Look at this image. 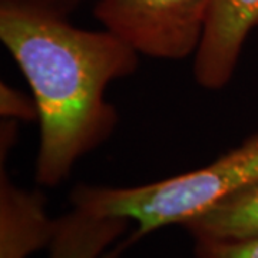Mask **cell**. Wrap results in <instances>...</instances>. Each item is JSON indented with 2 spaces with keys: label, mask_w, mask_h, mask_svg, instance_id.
<instances>
[{
  "label": "cell",
  "mask_w": 258,
  "mask_h": 258,
  "mask_svg": "<svg viewBox=\"0 0 258 258\" xmlns=\"http://www.w3.org/2000/svg\"><path fill=\"white\" fill-rule=\"evenodd\" d=\"M257 28L258 0H211L203 40L194 56L197 83L208 91L225 88Z\"/></svg>",
  "instance_id": "4"
},
{
  "label": "cell",
  "mask_w": 258,
  "mask_h": 258,
  "mask_svg": "<svg viewBox=\"0 0 258 258\" xmlns=\"http://www.w3.org/2000/svg\"><path fill=\"white\" fill-rule=\"evenodd\" d=\"M82 0H0V3H16V5H32L45 9L53 10L60 15L69 16Z\"/></svg>",
  "instance_id": "10"
},
{
  "label": "cell",
  "mask_w": 258,
  "mask_h": 258,
  "mask_svg": "<svg viewBox=\"0 0 258 258\" xmlns=\"http://www.w3.org/2000/svg\"><path fill=\"white\" fill-rule=\"evenodd\" d=\"M181 227L195 241L258 237V181L230 194Z\"/></svg>",
  "instance_id": "7"
},
{
  "label": "cell",
  "mask_w": 258,
  "mask_h": 258,
  "mask_svg": "<svg viewBox=\"0 0 258 258\" xmlns=\"http://www.w3.org/2000/svg\"><path fill=\"white\" fill-rule=\"evenodd\" d=\"M258 181V132L195 171L135 186L78 185L71 192L74 208L135 222V230L103 258H118L154 231L182 225L191 217L230 194Z\"/></svg>",
  "instance_id": "2"
},
{
  "label": "cell",
  "mask_w": 258,
  "mask_h": 258,
  "mask_svg": "<svg viewBox=\"0 0 258 258\" xmlns=\"http://www.w3.org/2000/svg\"><path fill=\"white\" fill-rule=\"evenodd\" d=\"M0 115L2 119L15 122H32L39 116L33 96L29 98L5 82L0 83Z\"/></svg>",
  "instance_id": "9"
},
{
  "label": "cell",
  "mask_w": 258,
  "mask_h": 258,
  "mask_svg": "<svg viewBox=\"0 0 258 258\" xmlns=\"http://www.w3.org/2000/svg\"><path fill=\"white\" fill-rule=\"evenodd\" d=\"M211 0H96L93 16L128 46L161 60H184L201 45Z\"/></svg>",
  "instance_id": "3"
},
{
  "label": "cell",
  "mask_w": 258,
  "mask_h": 258,
  "mask_svg": "<svg viewBox=\"0 0 258 258\" xmlns=\"http://www.w3.org/2000/svg\"><path fill=\"white\" fill-rule=\"evenodd\" d=\"M0 162V258H28L49 248L57 218L49 217L43 194L13 184Z\"/></svg>",
  "instance_id": "5"
},
{
  "label": "cell",
  "mask_w": 258,
  "mask_h": 258,
  "mask_svg": "<svg viewBox=\"0 0 258 258\" xmlns=\"http://www.w3.org/2000/svg\"><path fill=\"white\" fill-rule=\"evenodd\" d=\"M195 258H258V237L195 241Z\"/></svg>",
  "instance_id": "8"
},
{
  "label": "cell",
  "mask_w": 258,
  "mask_h": 258,
  "mask_svg": "<svg viewBox=\"0 0 258 258\" xmlns=\"http://www.w3.org/2000/svg\"><path fill=\"white\" fill-rule=\"evenodd\" d=\"M129 225L128 218L102 217L72 207L57 218L49 258H103L126 235Z\"/></svg>",
  "instance_id": "6"
},
{
  "label": "cell",
  "mask_w": 258,
  "mask_h": 258,
  "mask_svg": "<svg viewBox=\"0 0 258 258\" xmlns=\"http://www.w3.org/2000/svg\"><path fill=\"white\" fill-rule=\"evenodd\" d=\"M69 16L0 3V40L26 78L37 106L36 182L55 188L76 162L111 138L119 115L105 99L135 74L139 53L108 30L74 26Z\"/></svg>",
  "instance_id": "1"
}]
</instances>
